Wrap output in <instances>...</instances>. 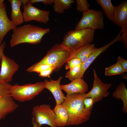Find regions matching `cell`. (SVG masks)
I'll list each match as a JSON object with an SVG mask.
<instances>
[{
	"mask_svg": "<svg viewBox=\"0 0 127 127\" xmlns=\"http://www.w3.org/2000/svg\"><path fill=\"white\" fill-rule=\"evenodd\" d=\"M84 94H75L66 96L62 104L66 110L69 119L67 126L77 125L85 122L89 119L91 111L84 108Z\"/></svg>",
	"mask_w": 127,
	"mask_h": 127,
	"instance_id": "1",
	"label": "cell"
},
{
	"mask_svg": "<svg viewBox=\"0 0 127 127\" xmlns=\"http://www.w3.org/2000/svg\"><path fill=\"white\" fill-rule=\"evenodd\" d=\"M12 30L10 41L12 47L23 43L37 44L41 42L44 35L50 32L49 28L44 29L30 24L16 27Z\"/></svg>",
	"mask_w": 127,
	"mask_h": 127,
	"instance_id": "2",
	"label": "cell"
},
{
	"mask_svg": "<svg viewBox=\"0 0 127 127\" xmlns=\"http://www.w3.org/2000/svg\"><path fill=\"white\" fill-rule=\"evenodd\" d=\"M71 53L61 44H56L48 51L40 61L28 68L26 71L31 72L36 67L46 64L54 67L55 71H58L67 61Z\"/></svg>",
	"mask_w": 127,
	"mask_h": 127,
	"instance_id": "3",
	"label": "cell"
},
{
	"mask_svg": "<svg viewBox=\"0 0 127 127\" xmlns=\"http://www.w3.org/2000/svg\"><path fill=\"white\" fill-rule=\"evenodd\" d=\"M95 31L87 28L69 31L61 44L71 53L83 46L91 44L94 40Z\"/></svg>",
	"mask_w": 127,
	"mask_h": 127,
	"instance_id": "4",
	"label": "cell"
},
{
	"mask_svg": "<svg viewBox=\"0 0 127 127\" xmlns=\"http://www.w3.org/2000/svg\"><path fill=\"white\" fill-rule=\"evenodd\" d=\"M45 88L44 82L29 83L22 85L15 84L11 85L10 92L14 100L22 102L32 100Z\"/></svg>",
	"mask_w": 127,
	"mask_h": 127,
	"instance_id": "5",
	"label": "cell"
},
{
	"mask_svg": "<svg viewBox=\"0 0 127 127\" xmlns=\"http://www.w3.org/2000/svg\"><path fill=\"white\" fill-rule=\"evenodd\" d=\"M104 27L103 13L88 9L82 12V16L76 25L75 30L88 28L103 29Z\"/></svg>",
	"mask_w": 127,
	"mask_h": 127,
	"instance_id": "6",
	"label": "cell"
},
{
	"mask_svg": "<svg viewBox=\"0 0 127 127\" xmlns=\"http://www.w3.org/2000/svg\"><path fill=\"white\" fill-rule=\"evenodd\" d=\"M32 120L40 126L48 125L51 127H58L55 112L50 105L46 104L34 106L32 111Z\"/></svg>",
	"mask_w": 127,
	"mask_h": 127,
	"instance_id": "7",
	"label": "cell"
},
{
	"mask_svg": "<svg viewBox=\"0 0 127 127\" xmlns=\"http://www.w3.org/2000/svg\"><path fill=\"white\" fill-rule=\"evenodd\" d=\"M11 85L9 83L0 82V121L19 107L10 94Z\"/></svg>",
	"mask_w": 127,
	"mask_h": 127,
	"instance_id": "8",
	"label": "cell"
},
{
	"mask_svg": "<svg viewBox=\"0 0 127 127\" xmlns=\"http://www.w3.org/2000/svg\"><path fill=\"white\" fill-rule=\"evenodd\" d=\"M94 79L92 88L88 93L84 94L85 98L93 99L95 103L101 100L109 95L108 90L111 87V83H103L97 76L94 69H93Z\"/></svg>",
	"mask_w": 127,
	"mask_h": 127,
	"instance_id": "9",
	"label": "cell"
},
{
	"mask_svg": "<svg viewBox=\"0 0 127 127\" xmlns=\"http://www.w3.org/2000/svg\"><path fill=\"white\" fill-rule=\"evenodd\" d=\"M50 11L38 9L29 2L24 6L23 12L24 22H28L32 20L44 24L49 20Z\"/></svg>",
	"mask_w": 127,
	"mask_h": 127,
	"instance_id": "10",
	"label": "cell"
},
{
	"mask_svg": "<svg viewBox=\"0 0 127 127\" xmlns=\"http://www.w3.org/2000/svg\"><path fill=\"white\" fill-rule=\"evenodd\" d=\"M0 82L9 83L12 80L14 74L19 69V65L13 60L6 56L3 53L1 57Z\"/></svg>",
	"mask_w": 127,
	"mask_h": 127,
	"instance_id": "11",
	"label": "cell"
},
{
	"mask_svg": "<svg viewBox=\"0 0 127 127\" xmlns=\"http://www.w3.org/2000/svg\"><path fill=\"white\" fill-rule=\"evenodd\" d=\"M122 40L121 32H120L117 36L109 43L99 48L95 47L87 60L82 64L80 69L77 75L76 78H83L84 74L86 70L98 56L115 42L119 41H122Z\"/></svg>",
	"mask_w": 127,
	"mask_h": 127,
	"instance_id": "12",
	"label": "cell"
},
{
	"mask_svg": "<svg viewBox=\"0 0 127 127\" xmlns=\"http://www.w3.org/2000/svg\"><path fill=\"white\" fill-rule=\"evenodd\" d=\"M4 1L0 0V46L8 32L16 27L8 17Z\"/></svg>",
	"mask_w": 127,
	"mask_h": 127,
	"instance_id": "13",
	"label": "cell"
},
{
	"mask_svg": "<svg viewBox=\"0 0 127 127\" xmlns=\"http://www.w3.org/2000/svg\"><path fill=\"white\" fill-rule=\"evenodd\" d=\"M62 79V77L61 76L57 80H45L44 82L45 88L52 93L55 99L56 104H62L66 97L62 91L60 84Z\"/></svg>",
	"mask_w": 127,
	"mask_h": 127,
	"instance_id": "14",
	"label": "cell"
},
{
	"mask_svg": "<svg viewBox=\"0 0 127 127\" xmlns=\"http://www.w3.org/2000/svg\"><path fill=\"white\" fill-rule=\"evenodd\" d=\"M62 90L70 95L75 94H85L88 89L87 83L82 79L76 78L69 83L61 85Z\"/></svg>",
	"mask_w": 127,
	"mask_h": 127,
	"instance_id": "15",
	"label": "cell"
},
{
	"mask_svg": "<svg viewBox=\"0 0 127 127\" xmlns=\"http://www.w3.org/2000/svg\"><path fill=\"white\" fill-rule=\"evenodd\" d=\"M113 22L122 28L127 26V1H122L118 6H114Z\"/></svg>",
	"mask_w": 127,
	"mask_h": 127,
	"instance_id": "16",
	"label": "cell"
},
{
	"mask_svg": "<svg viewBox=\"0 0 127 127\" xmlns=\"http://www.w3.org/2000/svg\"><path fill=\"white\" fill-rule=\"evenodd\" d=\"M11 4V20L15 26L17 27L24 22L23 13L20 10L22 3L21 0H8Z\"/></svg>",
	"mask_w": 127,
	"mask_h": 127,
	"instance_id": "17",
	"label": "cell"
},
{
	"mask_svg": "<svg viewBox=\"0 0 127 127\" xmlns=\"http://www.w3.org/2000/svg\"><path fill=\"white\" fill-rule=\"evenodd\" d=\"M95 48L94 44H91L83 46L71 52L68 61L72 58H77L83 63L88 58Z\"/></svg>",
	"mask_w": 127,
	"mask_h": 127,
	"instance_id": "18",
	"label": "cell"
},
{
	"mask_svg": "<svg viewBox=\"0 0 127 127\" xmlns=\"http://www.w3.org/2000/svg\"><path fill=\"white\" fill-rule=\"evenodd\" d=\"M53 110L56 116V121L58 127L67 126L69 116L67 111L62 104H56Z\"/></svg>",
	"mask_w": 127,
	"mask_h": 127,
	"instance_id": "19",
	"label": "cell"
},
{
	"mask_svg": "<svg viewBox=\"0 0 127 127\" xmlns=\"http://www.w3.org/2000/svg\"><path fill=\"white\" fill-rule=\"evenodd\" d=\"M112 95L113 97L117 99H120L122 100L123 103L122 111L127 113V90L124 83L122 82L120 83Z\"/></svg>",
	"mask_w": 127,
	"mask_h": 127,
	"instance_id": "20",
	"label": "cell"
},
{
	"mask_svg": "<svg viewBox=\"0 0 127 127\" xmlns=\"http://www.w3.org/2000/svg\"><path fill=\"white\" fill-rule=\"evenodd\" d=\"M97 2L102 8L108 18L113 21L114 6L111 0H96Z\"/></svg>",
	"mask_w": 127,
	"mask_h": 127,
	"instance_id": "21",
	"label": "cell"
},
{
	"mask_svg": "<svg viewBox=\"0 0 127 127\" xmlns=\"http://www.w3.org/2000/svg\"><path fill=\"white\" fill-rule=\"evenodd\" d=\"M75 1L73 0H54L53 8L54 11L59 13H62L68 9Z\"/></svg>",
	"mask_w": 127,
	"mask_h": 127,
	"instance_id": "22",
	"label": "cell"
},
{
	"mask_svg": "<svg viewBox=\"0 0 127 127\" xmlns=\"http://www.w3.org/2000/svg\"><path fill=\"white\" fill-rule=\"evenodd\" d=\"M125 72L117 63L105 69L104 75L106 76H111L122 74Z\"/></svg>",
	"mask_w": 127,
	"mask_h": 127,
	"instance_id": "23",
	"label": "cell"
},
{
	"mask_svg": "<svg viewBox=\"0 0 127 127\" xmlns=\"http://www.w3.org/2000/svg\"><path fill=\"white\" fill-rule=\"evenodd\" d=\"M81 64L69 70L66 73L65 77L68 78L71 81L75 79L77 75L80 70Z\"/></svg>",
	"mask_w": 127,
	"mask_h": 127,
	"instance_id": "24",
	"label": "cell"
},
{
	"mask_svg": "<svg viewBox=\"0 0 127 127\" xmlns=\"http://www.w3.org/2000/svg\"><path fill=\"white\" fill-rule=\"evenodd\" d=\"M76 9L80 12H83L89 8L90 4L86 0H77Z\"/></svg>",
	"mask_w": 127,
	"mask_h": 127,
	"instance_id": "25",
	"label": "cell"
},
{
	"mask_svg": "<svg viewBox=\"0 0 127 127\" xmlns=\"http://www.w3.org/2000/svg\"><path fill=\"white\" fill-rule=\"evenodd\" d=\"M65 68L66 70H70L73 68L81 64L82 62L79 59L73 58L68 61L66 63Z\"/></svg>",
	"mask_w": 127,
	"mask_h": 127,
	"instance_id": "26",
	"label": "cell"
},
{
	"mask_svg": "<svg viewBox=\"0 0 127 127\" xmlns=\"http://www.w3.org/2000/svg\"><path fill=\"white\" fill-rule=\"evenodd\" d=\"M95 103V100L90 97L86 98L83 101L85 109L87 111H91L94 104Z\"/></svg>",
	"mask_w": 127,
	"mask_h": 127,
	"instance_id": "27",
	"label": "cell"
},
{
	"mask_svg": "<svg viewBox=\"0 0 127 127\" xmlns=\"http://www.w3.org/2000/svg\"><path fill=\"white\" fill-rule=\"evenodd\" d=\"M117 63L123 70L125 72L127 71V60L119 56L117 60Z\"/></svg>",
	"mask_w": 127,
	"mask_h": 127,
	"instance_id": "28",
	"label": "cell"
},
{
	"mask_svg": "<svg viewBox=\"0 0 127 127\" xmlns=\"http://www.w3.org/2000/svg\"><path fill=\"white\" fill-rule=\"evenodd\" d=\"M55 70L54 67L52 66L40 72L39 73V76L43 77H50V75L53 71H55Z\"/></svg>",
	"mask_w": 127,
	"mask_h": 127,
	"instance_id": "29",
	"label": "cell"
},
{
	"mask_svg": "<svg viewBox=\"0 0 127 127\" xmlns=\"http://www.w3.org/2000/svg\"><path fill=\"white\" fill-rule=\"evenodd\" d=\"M52 66L48 64H44L39 65L33 69L31 71L39 73L41 71L48 69Z\"/></svg>",
	"mask_w": 127,
	"mask_h": 127,
	"instance_id": "30",
	"label": "cell"
},
{
	"mask_svg": "<svg viewBox=\"0 0 127 127\" xmlns=\"http://www.w3.org/2000/svg\"><path fill=\"white\" fill-rule=\"evenodd\" d=\"M127 26L122 28L121 31L122 36V41L123 42L124 46L126 48H127Z\"/></svg>",
	"mask_w": 127,
	"mask_h": 127,
	"instance_id": "31",
	"label": "cell"
},
{
	"mask_svg": "<svg viewBox=\"0 0 127 127\" xmlns=\"http://www.w3.org/2000/svg\"><path fill=\"white\" fill-rule=\"evenodd\" d=\"M54 0H29V2L32 4L41 2L45 5H51L53 3Z\"/></svg>",
	"mask_w": 127,
	"mask_h": 127,
	"instance_id": "32",
	"label": "cell"
},
{
	"mask_svg": "<svg viewBox=\"0 0 127 127\" xmlns=\"http://www.w3.org/2000/svg\"><path fill=\"white\" fill-rule=\"evenodd\" d=\"M6 46V43L4 41H3L0 46V59L3 53L4 50Z\"/></svg>",
	"mask_w": 127,
	"mask_h": 127,
	"instance_id": "33",
	"label": "cell"
},
{
	"mask_svg": "<svg viewBox=\"0 0 127 127\" xmlns=\"http://www.w3.org/2000/svg\"><path fill=\"white\" fill-rule=\"evenodd\" d=\"M32 123L33 125L32 127H41L37 123H35L33 120L32 119Z\"/></svg>",
	"mask_w": 127,
	"mask_h": 127,
	"instance_id": "34",
	"label": "cell"
},
{
	"mask_svg": "<svg viewBox=\"0 0 127 127\" xmlns=\"http://www.w3.org/2000/svg\"><path fill=\"white\" fill-rule=\"evenodd\" d=\"M22 4L24 6L25 5L29 2V0H21Z\"/></svg>",
	"mask_w": 127,
	"mask_h": 127,
	"instance_id": "35",
	"label": "cell"
}]
</instances>
